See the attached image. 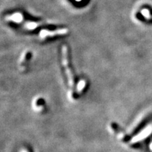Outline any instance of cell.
Wrapping results in <instances>:
<instances>
[{
    "label": "cell",
    "mask_w": 152,
    "mask_h": 152,
    "mask_svg": "<svg viewBox=\"0 0 152 152\" xmlns=\"http://www.w3.org/2000/svg\"><path fill=\"white\" fill-rule=\"evenodd\" d=\"M85 84H86V83H85V80H81L78 86H77V90H78V92H81L84 89V87H85Z\"/></svg>",
    "instance_id": "6"
},
{
    "label": "cell",
    "mask_w": 152,
    "mask_h": 152,
    "mask_svg": "<svg viewBox=\"0 0 152 152\" xmlns=\"http://www.w3.org/2000/svg\"><path fill=\"white\" fill-rule=\"evenodd\" d=\"M151 149H152V144H151Z\"/></svg>",
    "instance_id": "8"
},
{
    "label": "cell",
    "mask_w": 152,
    "mask_h": 152,
    "mask_svg": "<svg viewBox=\"0 0 152 152\" xmlns=\"http://www.w3.org/2000/svg\"><path fill=\"white\" fill-rule=\"evenodd\" d=\"M22 152H27V151H23Z\"/></svg>",
    "instance_id": "9"
},
{
    "label": "cell",
    "mask_w": 152,
    "mask_h": 152,
    "mask_svg": "<svg viewBox=\"0 0 152 152\" xmlns=\"http://www.w3.org/2000/svg\"><path fill=\"white\" fill-rule=\"evenodd\" d=\"M7 20H9V21H14L16 23H20L21 20L23 19V16L19 13H17V14H14L13 15H11V16H8L5 18Z\"/></svg>",
    "instance_id": "4"
},
{
    "label": "cell",
    "mask_w": 152,
    "mask_h": 152,
    "mask_svg": "<svg viewBox=\"0 0 152 152\" xmlns=\"http://www.w3.org/2000/svg\"><path fill=\"white\" fill-rule=\"evenodd\" d=\"M37 26V23H27V25H26V26L27 28L33 29V28H35Z\"/></svg>",
    "instance_id": "7"
},
{
    "label": "cell",
    "mask_w": 152,
    "mask_h": 152,
    "mask_svg": "<svg viewBox=\"0 0 152 152\" xmlns=\"http://www.w3.org/2000/svg\"><path fill=\"white\" fill-rule=\"evenodd\" d=\"M68 29L67 28H60V29L49 31L47 30H42L39 33V37L41 39H45L47 37H54L57 35H64L68 33Z\"/></svg>",
    "instance_id": "2"
},
{
    "label": "cell",
    "mask_w": 152,
    "mask_h": 152,
    "mask_svg": "<svg viewBox=\"0 0 152 152\" xmlns=\"http://www.w3.org/2000/svg\"><path fill=\"white\" fill-rule=\"evenodd\" d=\"M61 52H62V63L63 65L64 66L66 70V75H67L68 77V83H69V85L71 87H73L74 85V80L73 75H72L71 71L70 69L69 66H68V48L66 45H64L62 47L61 49Z\"/></svg>",
    "instance_id": "1"
},
{
    "label": "cell",
    "mask_w": 152,
    "mask_h": 152,
    "mask_svg": "<svg viewBox=\"0 0 152 152\" xmlns=\"http://www.w3.org/2000/svg\"><path fill=\"white\" fill-rule=\"evenodd\" d=\"M151 132V128L150 126L148 127L146 129H144V130L142 131L141 133H140V134H138L137 136L133 138L132 140V142H138L140 141V140H143L144 138H145L146 137H147L150 133Z\"/></svg>",
    "instance_id": "3"
},
{
    "label": "cell",
    "mask_w": 152,
    "mask_h": 152,
    "mask_svg": "<svg viewBox=\"0 0 152 152\" xmlns=\"http://www.w3.org/2000/svg\"><path fill=\"white\" fill-rule=\"evenodd\" d=\"M141 14L147 20H152V15H151L149 11L147 9H142L141 11Z\"/></svg>",
    "instance_id": "5"
}]
</instances>
